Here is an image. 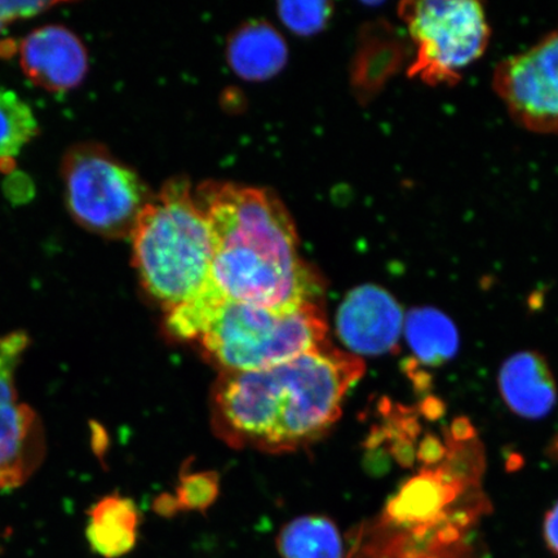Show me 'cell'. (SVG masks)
<instances>
[{
    "mask_svg": "<svg viewBox=\"0 0 558 558\" xmlns=\"http://www.w3.org/2000/svg\"><path fill=\"white\" fill-rule=\"evenodd\" d=\"M332 13L329 2H283L278 4V15L291 32L311 35L325 29Z\"/></svg>",
    "mask_w": 558,
    "mask_h": 558,
    "instance_id": "obj_19",
    "label": "cell"
},
{
    "mask_svg": "<svg viewBox=\"0 0 558 558\" xmlns=\"http://www.w3.org/2000/svg\"><path fill=\"white\" fill-rule=\"evenodd\" d=\"M282 558H345L343 538L326 515H302L286 523L277 536Z\"/></svg>",
    "mask_w": 558,
    "mask_h": 558,
    "instance_id": "obj_15",
    "label": "cell"
},
{
    "mask_svg": "<svg viewBox=\"0 0 558 558\" xmlns=\"http://www.w3.org/2000/svg\"><path fill=\"white\" fill-rule=\"evenodd\" d=\"M493 87L521 128L558 135V31L500 61Z\"/></svg>",
    "mask_w": 558,
    "mask_h": 558,
    "instance_id": "obj_8",
    "label": "cell"
},
{
    "mask_svg": "<svg viewBox=\"0 0 558 558\" xmlns=\"http://www.w3.org/2000/svg\"><path fill=\"white\" fill-rule=\"evenodd\" d=\"M194 195L211 233L208 291L264 308L320 302L323 281L300 257L294 222L275 193L206 181Z\"/></svg>",
    "mask_w": 558,
    "mask_h": 558,
    "instance_id": "obj_2",
    "label": "cell"
},
{
    "mask_svg": "<svg viewBox=\"0 0 558 558\" xmlns=\"http://www.w3.org/2000/svg\"><path fill=\"white\" fill-rule=\"evenodd\" d=\"M130 239L140 281L167 312L206 289L211 233L190 181L170 180L143 209Z\"/></svg>",
    "mask_w": 558,
    "mask_h": 558,
    "instance_id": "obj_4",
    "label": "cell"
},
{
    "mask_svg": "<svg viewBox=\"0 0 558 558\" xmlns=\"http://www.w3.org/2000/svg\"><path fill=\"white\" fill-rule=\"evenodd\" d=\"M364 374L359 355L329 343L259 372L221 373L211 401L214 428L235 448L296 450L337 423Z\"/></svg>",
    "mask_w": 558,
    "mask_h": 558,
    "instance_id": "obj_1",
    "label": "cell"
},
{
    "mask_svg": "<svg viewBox=\"0 0 558 558\" xmlns=\"http://www.w3.org/2000/svg\"><path fill=\"white\" fill-rule=\"evenodd\" d=\"M399 16L415 50L408 73L432 87L458 85L492 37L483 4L472 0H410Z\"/></svg>",
    "mask_w": 558,
    "mask_h": 558,
    "instance_id": "obj_6",
    "label": "cell"
},
{
    "mask_svg": "<svg viewBox=\"0 0 558 558\" xmlns=\"http://www.w3.org/2000/svg\"><path fill=\"white\" fill-rule=\"evenodd\" d=\"M228 62L241 78L263 82L274 78L289 59L282 35L267 21H248L228 41Z\"/></svg>",
    "mask_w": 558,
    "mask_h": 558,
    "instance_id": "obj_12",
    "label": "cell"
},
{
    "mask_svg": "<svg viewBox=\"0 0 558 558\" xmlns=\"http://www.w3.org/2000/svg\"><path fill=\"white\" fill-rule=\"evenodd\" d=\"M555 446H556V450H557V453H558V439H557V444Z\"/></svg>",
    "mask_w": 558,
    "mask_h": 558,
    "instance_id": "obj_22",
    "label": "cell"
},
{
    "mask_svg": "<svg viewBox=\"0 0 558 558\" xmlns=\"http://www.w3.org/2000/svg\"><path fill=\"white\" fill-rule=\"evenodd\" d=\"M29 344L25 331L0 337V490L23 486L46 457L44 423L20 401L16 388V373Z\"/></svg>",
    "mask_w": 558,
    "mask_h": 558,
    "instance_id": "obj_7",
    "label": "cell"
},
{
    "mask_svg": "<svg viewBox=\"0 0 558 558\" xmlns=\"http://www.w3.org/2000/svg\"><path fill=\"white\" fill-rule=\"evenodd\" d=\"M543 532L550 553L558 556V501L549 509L546 520H544Z\"/></svg>",
    "mask_w": 558,
    "mask_h": 558,
    "instance_id": "obj_21",
    "label": "cell"
},
{
    "mask_svg": "<svg viewBox=\"0 0 558 558\" xmlns=\"http://www.w3.org/2000/svg\"><path fill=\"white\" fill-rule=\"evenodd\" d=\"M56 2H11L0 0V34L20 20L33 19L53 9Z\"/></svg>",
    "mask_w": 558,
    "mask_h": 558,
    "instance_id": "obj_20",
    "label": "cell"
},
{
    "mask_svg": "<svg viewBox=\"0 0 558 558\" xmlns=\"http://www.w3.org/2000/svg\"><path fill=\"white\" fill-rule=\"evenodd\" d=\"M403 323L400 303L376 284L360 286L349 292L337 314L340 340L349 351L362 355L395 352Z\"/></svg>",
    "mask_w": 558,
    "mask_h": 558,
    "instance_id": "obj_9",
    "label": "cell"
},
{
    "mask_svg": "<svg viewBox=\"0 0 558 558\" xmlns=\"http://www.w3.org/2000/svg\"><path fill=\"white\" fill-rule=\"evenodd\" d=\"M403 330L411 351L424 365L441 366L459 351L457 327L441 311L427 306L410 311Z\"/></svg>",
    "mask_w": 558,
    "mask_h": 558,
    "instance_id": "obj_14",
    "label": "cell"
},
{
    "mask_svg": "<svg viewBox=\"0 0 558 558\" xmlns=\"http://www.w3.org/2000/svg\"><path fill=\"white\" fill-rule=\"evenodd\" d=\"M20 66L34 86L51 94L66 93L85 81L88 52L64 25L39 26L20 41Z\"/></svg>",
    "mask_w": 558,
    "mask_h": 558,
    "instance_id": "obj_10",
    "label": "cell"
},
{
    "mask_svg": "<svg viewBox=\"0 0 558 558\" xmlns=\"http://www.w3.org/2000/svg\"><path fill=\"white\" fill-rule=\"evenodd\" d=\"M174 338L198 340L202 351L222 373L274 367L327 343L320 302L286 308L228 302L205 289L167 314Z\"/></svg>",
    "mask_w": 558,
    "mask_h": 558,
    "instance_id": "obj_3",
    "label": "cell"
},
{
    "mask_svg": "<svg viewBox=\"0 0 558 558\" xmlns=\"http://www.w3.org/2000/svg\"><path fill=\"white\" fill-rule=\"evenodd\" d=\"M86 538L104 558H121L136 547L140 513L134 500L111 494L89 508Z\"/></svg>",
    "mask_w": 558,
    "mask_h": 558,
    "instance_id": "obj_13",
    "label": "cell"
},
{
    "mask_svg": "<svg viewBox=\"0 0 558 558\" xmlns=\"http://www.w3.org/2000/svg\"><path fill=\"white\" fill-rule=\"evenodd\" d=\"M446 488L430 476H418L404 485L388 512L400 522H424L436 518L446 504Z\"/></svg>",
    "mask_w": 558,
    "mask_h": 558,
    "instance_id": "obj_17",
    "label": "cell"
},
{
    "mask_svg": "<svg viewBox=\"0 0 558 558\" xmlns=\"http://www.w3.org/2000/svg\"><path fill=\"white\" fill-rule=\"evenodd\" d=\"M39 132L31 105L0 83V160L20 155Z\"/></svg>",
    "mask_w": 558,
    "mask_h": 558,
    "instance_id": "obj_16",
    "label": "cell"
},
{
    "mask_svg": "<svg viewBox=\"0 0 558 558\" xmlns=\"http://www.w3.org/2000/svg\"><path fill=\"white\" fill-rule=\"evenodd\" d=\"M498 386L509 410L532 421L547 416L557 403L554 374L536 352L511 355L500 367Z\"/></svg>",
    "mask_w": 558,
    "mask_h": 558,
    "instance_id": "obj_11",
    "label": "cell"
},
{
    "mask_svg": "<svg viewBox=\"0 0 558 558\" xmlns=\"http://www.w3.org/2000/svg\"><path fill=\"white\" fill-rule=\"evenodd\" d=\"M61 180L76 225L108 240L130 239L138 216L155 197L132 167L93 142L70 146L62 157Z\"/></svg>",
    "mask_w": 558,
    "mask_h": 558,
    "instance_id": "obj_5",
    "label": "cell"
},
{
    "mask_svg": "<svg viewBox=\"0 0 558 558\" xmlns=\"http://www.w3.org/2000/svg\"><path fill=\"white\" fill-rule=\"evenodd\" d=\"M218 478L208 473L190 474L181 481L177 498H166L159 501V513L171 515L186 509V511H206L218 497Z\"/></svg>",
    "mask_w": 558,
    "mask_h": 558,
    "instance_id": "obj_18",
    "label": "cell"
}]
</instances>
